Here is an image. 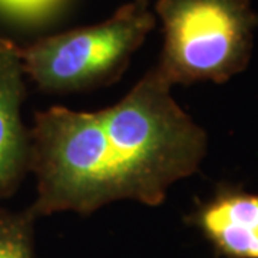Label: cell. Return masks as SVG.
I'll list each match as a JSON object with an SVG mask.
<instances>
[{"label":"cell","mask_w":258,"mask_h":258,"mask_svg":"<svg viewBox=\"0 0 258 258\" xmlns=\"http://www.w3.org/2000/svg\"><path fill=\"white\" fill-rule=\"evenodd\" d=\"M23 76L20 47L0 37V201L30 171V134L20 116Z\"/></svg>","instance_id":"cell-5"},{"label":"cell","mask_w":258,"mask_h":258,"mask_svg":"<svg viewBox=\"0 0 258 258\" xmlns=\"http://www.w3.org/2000/svg\"><path fill=\"white\" fill-rule=\"evenodd\" d=\"M29 134L37 192L29 211L35 218L66 211L89 215L126 200L99 112L53 106L36 112Z\"/></svg>","instance_id":"cell-2"},{"label":"cell","mask_w":258,"mask_h":258,"mask_svg":"<svg viewBox=\"0 0 258 258\" xmlns=\"http://www.w3.org/2000/svg\"><path fill=\"white\" fill-rule=\"evenodd\" d=\"M55 2L57 0H0V9L18 16H33L46 10Z\"/></svg>","instance_id":"cell-8"},{"label":"cell","mask_w":258,"mask_h":258,"mask_svg":"<svg viewBox=\"0 0 258 258\" xmlns=\"http://www.w3.org/2000/svg\"><path fill=\"white\" fill-rule=\"evenodd\" d=\"M134 2H137V3H138V5H141V6L149 8V0H134Z\"/></svg>","instance_id":"cell-9"},{"label":"cell","mask_w":258,"mask_h":258,"mask_svg":"<svg viewBox=\"0 0 258 258\" xmlns=\"http://www.w3.org/2000/svg\"><path fill=\"white\" fill-rule=\"evenodd\" d=\"M157 18L131 2L98 25L72 29L20 47L25 76L49 93H69L119 78Z\"/></svg>","instance_id":"cell-4"},{"label":"cell","mask_w":258,"mask_h":258,"mask_svg":"<svg viewBox=\"0 0 258 258\" xmlns=\"http://www.w3.org/2000/svg\"><path fill=\"white\" fill-rule=\"evenodd\" d=\"M164 47L155 66L171 86L227 82L248 66L258 13L249 0H158Z\"/></svg>","instance_id":"cell-3"},{"label":"cell","mask_w":258,"mask_h":258,"mask_svg":"<svg viewBox=\"0 0 258 258\" xmlns=\"http://www.w3.org/2000/svg\"><path fill=\"white\" fill-rule=\"evenodd\" d=\"M35 220L29 210L10 212L0 207V258H35Z\"/></svg>","instance_id":"cell-7"},{"label":"cell","mask_w":258,"mask_h":258,"mask_svg":"<svg viewBox=\"0 0 258 258\" xmlns=\"http://www.w3.org/2000/svg\"><path fill=\"white\" fill-rule=\"evenodd\" d=\"M197 227L228 258H258V195L222 189L194 215Z\"/></svg>","instance_id":"cell-6"},{"label":"cell","mask_w":258,"mask_h":258,"mask_svg":"<svg viewBox=\"0 0 258 258\" xmlns=\"http://www.w3.org/2000/svg\"><path fill=\"white\" fill-rule=\"evenodd\" d=\"M155 66L120 101L99 112L126 200L157 207L171 185L198 171L207 134L178 105Z\"/></svg>","instance_id":"cell-1"}]
</instances>
